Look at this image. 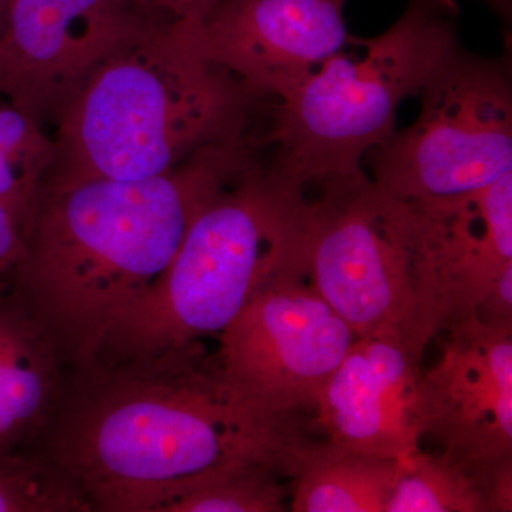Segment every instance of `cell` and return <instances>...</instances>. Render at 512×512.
Listing matches in <instances>:
<instances>
[{
	"label": "cell",
	"mask_w": 512,
	"mask_h": 512,
	"mask_svg": "<svg viewBox=\"0 0 512 512\" xmlns=\"http://www.w3.org/2000/svg\"><path fill=\"white\" fill-rule=\"evenodd\" d=\"M488 2L494 3L495 6L505 5L507 0H488Z\"/></svg>",
	"instance_id": "cell-23"
},
{
	"label": "cell",
	"mask_w": 512,
	"mask_h": 512,
	"mask_svg": "<svg viewBox=\"0 0 512 512\" xmlns=\"http://www.w3.org/2000/svg\"><path fill=\"white\" fill-rule=\"evenodd\" d=\"M261 99L202 55L187 25L174 20L117 50L67 103L42 191L100 178L146 180L202 148L251 143Z\"/></svg>",
	"instance_id": "cell-3"
},
{
	"label": "cell",
	"mask_w": 512,
	"mask_h": 512,
	"mask_svg": "<svg viewBox=\"0 0 512 512\" xmlns=\"http://www.w3.org/2000/svg\"><path fill=\"white\" fill-rule=\"evenodd\" d=\"M55 154V140L46 136L42 124L0 97V202L25 238Z\"/></svg>",
	"instance_id": "cell-18"
},
{
	"label": "cell",
	"mask_w": 512,
	"mask_h": 512,
	"mask_svg": "<svg viewBox=\"0 0 512 512\" xmlns=\"http://www.w3.org/2000/svg\"><path fill=\"white\" fill-rule=\"evenodd\" d=\"M86 511V500L42 454L0 453V512Z\"/></svg>",
	"instance_id": "cell-19"
},
{
	"label": "cell",
	"mask_w": 512,
	"mask_h": 512,
	"mask_svg": "<svg viewBox=\"0 0 512 512\" xmlns=\"http://www.w3.org/2000/svg\"><path fill=\"white\" fill-rule=\"evenodd\" d=\"M305 242V194L256 160L197 215L163 278L114 326L96 362L220 335L274 276L305 265Z\"/></svg>",
	"instance_id": "cell-4"
},
{
	"label": "cell",
	"mask_w": 512,
	"mask_h": 512,
	"mask_svg": "<svg viewBox=\"0 0 512 512\" xmlns=\"http://www.w3.org/2000/svg\"><path fill=\"white\" fill-rule=\"evenodd\" d=\"M174 20H200L221 0H144Z\"/></svg>",
	"instance_id": "cell-22"
},
{
	"label": "cell",
	"mask_w": 512,
	"mask_h": 512,
	"mask_svg": "<svg viewBox=\"0 0 512 512\" xmlns=\"http://www.w3.org/2000/svg\"><path fill=\"white\" fill-rule=\"evenodd\" d=\"M217 338L212 365L242 402L271 419L302 420L357 336L299 265L262 286Z\"/></svg>",
	"instance_id": "cell-8"
},
{
	"label": "cell",
	"mask_w": 512,
	"mask_h": 512,
	"mask_svg": "<svg viewBox=\"0 0 512 512\" xmlns=\"http://www.w3.org/2000/svg\"><path fill=\"white\" fill-rule=\"evenodd\" d=\"M406 202L416 288L406 346L421 359L430 340L474 315L512 266V173L461 197Z\"/></svg>",
	"instance_id": "cell-10"
},
{
	"label": "cell",
	"mask_w": 512,
	"mask_h": 512,
	"mask_svg": "<svg viewBox=\"0 0 512 512\" xmlns=\"http://www.w3.org/2000/svg\"><path fill=\"white\" fill-rule=\"evenodd\" d=\"M292 474L272 461L225 464L181 485L158 512H284Z\"/></svg>",
	"instance_id": "cell-17"
},
{
	"label": "cell",
	"mask_w": 512,
	"mask_h": 512,
	"mask_svg": "<svg viewBox=\"0 0 512 512\" xmlns=\"http://www.w3.org/2000/svg\"><path fill=\"white\" fill-rule=\"evenodd\" d=\"M256 161L218 144L146 180L83 181L40 192L12 289L80 366L167 272L197 215Z\"/></svg>",
	"instance_id": "cell-2"
},
{
	"label": "cell",
	"mask_w": 512,
	"mask_h": 512,
	"mask_svg": "<svg viewBox=\"0 0 512 512\" xmlns=\"http://www.w3.org/2000/svg\"><path fill=\"white\" fill-rule=\"evenodd\" d=\"M419 117L373 156L370 180L403 201L461 197L512 173L507 59L454 47L419 94Z\"/></svg>",
	"instance_id": "cell-6"
},
{
	"label": "cell",
	"mask_w": 512,
	"mask_h": 512,
	"mask_svg": "<svg viewBox=\"0 0 512 512\" xmlns=\"http://www.w3.org/2000/svg\"><path fill=\"white\" fill-rule=\"evenodd\" d=\"M473 316L487 328L512 330V266L495 281Z\"/></svg>",
	"instance_id": "cell-20"
},
{
	"label": "cell",
	"mask_w": 512,
	"mask_h": 512,
	"mask_svg": "<svg viewBox=\"0 0 512 512\" xmlns=\"http://www.w3.org/2000/svg\"><path fill=\"white\" fill-rule=\"evenodd\" d=\"M86 369L40 454L90 511L158 512L187 481L237 461L293 473L309 441L302 420L242 402L200 343Z\"/></svg>",
	"instance_id": "cell-1"
},
{
	"label": "cell",
	"mask_w": 512,
	"mask_h": 512,
	"mask_svg": "<svg viewBox=\"0 0 512 512\" xmlns=\"http://www.w3.org/2000/svg\"><path fill=\"white\" fill-rule=\"evenodd\" d=\"M8 0H0V15H2L3 9H5V5Z\"/></svg>",
	"instance_id": "cell-24"
},
{
	"label": "cell",
	"mask_w": 512,
	"mask_h": 512,
	"mask_svg": "<svg viewBox=\"0 0 512 512\" xmlns=\"http://www.w3.org/2000/svg\"><path fill=\"white\" fill-rule=\"evenodd\" d=\"M420 360L397 332L357 336L320 390L325 439L369 456L404 460L420 448L413 416Z\"/></svg>",
	"instance_id": "cell-13"
},
{
	"label": "cell",
	"mask_w": 512,
	"mask_h": 512,
	"mask_svg": "<svg viewBox=\"0 0 512 512\" xmlns=\"http://www.w3.org/2000/svg\"><path fill=\"white\" fill-rule=\"evenodd\" d=\"M174 22L144 0H8L0 15V97L56 121L111 55Z\"/></svg>",
	"instance_id": "cell-9"
},
{
	"label": "cell",
	"mask_w": 512,
	"mask_h": 512,
	"mask_svg": "<svg viewBox=\"0 0 512 512\" xmlns=\"http://www.w3.org/2000/svg\"><path fill=\"white\" fill-rule=\"evenodd\" d=\"M59 342L25 301L0 289V453L28 451L62 397Z\"/></svg>",
	"instance_id": "cell-14"
},
{
	"label": "cell",
	"mask_w": 512,
	"mask_h": 512,
	"mask_svg": "<svg viewBox=\"0 0 512 512\" xmlns=\"http://www.w3.org/2000/svg\"><path fill=\"white\" fill-rule=\"evenodd\" d=\"M26 238L12 212L0 202V289H10L23 255Z\"/></svg>",
	"instance_id": "cell-21"
},
{
	"label": "cell",
	"mask_w": 512,
	"mask_h": 512,
	"mask_svg": "<svg viewBox=\"0 0 512 512\" xmlns=\"http://www.w3.org/2000/svg\"><path fill=\"white\" fill-rule=\"evenodd\" d=\"M443 332L440 360L420 373L414 394L420 441L468 466L512 457V330L471 316Z\"/></svg>",
	"instance_id": "cell-12"
},
{
	"label": "cell",
	"mask_w": 512,
	"mask_h": 512,
	"mask_svg": "<svg viewBox=\"0 0 512 512\" xmlns=\"http://www.w3.org/2000/svg\"><path fill=\"white\" fill-rule=\"evenodd\" d=\"M512 457L468 466L441 451H414L400 473L386 512H511Z\"/></svg>",
	"instance_id": "cell-16"
},
{
	"label": "cell",
	"mask_w": 512,
	"mask_h": 512,
	"mask_svg": "<svg viewBox=\"0 0 512 512\" xmlns=\"http://www.w3.org/2000/svg\"><path fill=\"white\" fill-rule=\"evenodd\" d=\"M305 194V271L356 336L412 328L414 288L409 205L362 173L330 178Z\"/></svg>",
	"instance_id": "cell-7"
},
{
	"label": "cell",
	"mask_w": 512,
	"mask_h": 512,
	"mask_svg": "<svg viewBox=\"0 0 512 512\" xmlns=\"http://www.w3.org/2000/svg\"><path fill=\"white\" fill-rule=\"evenodd\" d=\"M346 0H221L183 20L202 55L261 97L288 99L349 42Z\"/></svg>",
	"instance_id": "cell-11"
},
{
	"label": "cell",
	"mask_w": 512,
	"mask_h": 512,
	"mask_svg": "<svg viewBox=\"0 0 512 512\" xmlns=\"http://www.w3.org/2000/svg\"><path fill=\"white\" fill-rule=\"evenodd\" d=\"M454 0H410L386 32L350 36L342 50L288 99L278 101L262 144L279 178L305 190L362 173V163L394 133L397 110L419 96L457 37Z\"/></svg>",
	"instance_id": "cell-5"
},
{
	"label": "cell",
	"mask_w": 512,
	"mask_h": 512,
	"mask_svg": "<svg viewBox=\"0 0 512 512\" xmlns=\"http://www.w3.org/2000/svg\"><path fill=\"white\" fill-rule=\"evenodd\" d=\"M399 473L400 460L309 440L292 474L289 510L386 512Z\"/></svg>",
	"instance_id": "cell-15"
}]
</instances>
